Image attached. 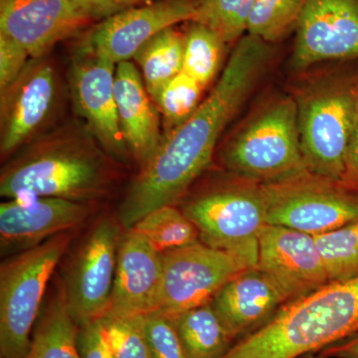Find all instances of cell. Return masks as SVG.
Returning a JSON list of instances; mask_svg holds the SVG:
<instances>
[{
	"label": "cell",
	"mask_w": 358,
	"mask_h": 358,
	"mask_svg": "<svg viewBox=\"0 0 358 358\" xmlns=\"http://www.w3.org/2000/svg\"><path fill=\"white\" fill-rule=\"evenodd\" d=\"M268 53V43L253 35L237 42L211 93L187 121L162 138L131 183L120 208L124 229L155 209L176 203L203 173L224 129L255 86Z\"/></svg>",
	"instance_id": "6da1fadb"
},
{
	"label": "cell",
	"mask_w": 358,
	"mask_h": 358,
	"mask_svg": "<svg viewBox=\"0 0 358 358\" xmlns=\"http://www.w3.org/2000/svg\"><path fill=\"white\" fill-rule=\"evenodd\" d=\"M358 333V275L289 301L221 358H301Z\"/></svg>",
	"instance_id": "7a4b0ae2"
},
{
	"label": "cell",
	"mask_w": 358,
	"mask_h": 358,
	"mask_svg": "<svg viewBox=\"0 0 358 358\" xmlns=\"http://www.w3.org/2000/svg\"><path fill=\"white\" fill-rule=\"evenodd\" d=\"M113 180L105 155L89 138L62 134L38 141L0 178L6 199L57 197L89 203L107 194Z\"/></svg>",
	"instance_id": "3957f363"
},
{
	"label": "cell",
	"mask_w": 358,
	"mask_h": 358,
	"mask_svg": "<svg viewBox=\"0 0 358 358\" xmlns=\"http://www.w3.org/2000/svg\"><path fill=\"white\" fill-rule=\"evenodd\" d=\"M73 239V231L60 233L38 246L7 257L1 263V358H24L27 355L47 285Z\"/></svg>",
	"instance_id": "277c9868"
},
{
	"label": "cell",
	"mask_w": 358,
	"mask_h": 358,
	"mask_svg": "<svg viewBox=\"0 0 358 358\" xmlns=\"http://www.w3.org/2000/svg\"><path fill=\"white\" fill-rule=\"evenodd\" d=\"M358 72L327 82L299 100L301 154L308 173L341 182L355 117Z\"/></svg>",
	"instance_id": "5b68a950"
},
{
	"label": "cell",
	"mask_w": 358,
	"mask_h": 358,
	"mask_svg": "<svg viewBox=\"0 0 358 358\" xmlns=\"http://www.w3.org/2000/svg\"><path fill=\"white\" fill-rule=\"evenodd\" d=\"M225 162L264 185L310 173L301 154L296 103L284 99L268 106L231 141Z\"/></svg>",
	"instance_id": "8992f818"
},
{
	"label": "cell",
	"mask_w": 358,
	"mask_h": 358,
	"mask_svg": "<svg viewBox=\"0 0 358 358\" xmlns=\"http://www.w3.org/2000/svg\"><path fill=\"white\" fill-rule=\"evenodd\" d=\"M202 243L234 254L257 268L259 239L267 224L262 187L228 188L200 195L183 207Z\"/></svg>",
	"instance_id": "52a82bcc"
},
{
	"label": "cell",
	"mask_w": 358,
	"mask_h": 358,
	"mask_svg": "<svg viewBox=\"0 0 358 358\" xmlns=\"http://www.w3.org/2000/svg\"><path fill=\"white\" fill-rule=\"evenodd\" d=\"M308 174L261 186L267 224L315 236L358 222L357 194L329 179L308 178Z\"/></svg>",
	"instance_id": "ba28073f"
},
{
	"label": "cell",
	"mask_w": 358,
	"mask_h": 358,
	"mask_svg": "<svg viewBox=\"0 0 358 358\" xmlns=\"http://www.w3.org/2000/svg\"><path fill=\"white\" fill-rule=\"evenodd\" d=\"M162 256V286L155 310L169 317L211 303L228 282L251 268L234 254L199 242Z\"/></svg>",
	"instance_id": "9c48e42d"
},
{
	"label": "cell",
	"mask_w": 358,
	"mask_h": 358,
	"mask_svg": "<svg viewBox=\"0 0 358 358\" xmlns=\"http://www.w3.org/2000/svg\"><path fill=\"white\" fill-rule=\"evenodd\" d=\"M121 237L120 224L103 218L90 231L71 260L61 285L78 327L100 320L109 310Z\"/></svg>",
	"instance_id": "30bf717a"
},
{
	"label": "cell",
	"mask_w": 358,
	"mask_h": 358,
	"mask_svg": "<svg viewBox=\"0 0 358 358\" xmlns=\"http://www.w3.org/2000/svg\"><path fill=\"white\" fill-rule=\"evenodd\" d=\"M199 0H157L105 18L92 28L81 48L115 65L134 58L157 33L180 22H190Z\"/></svg>",
	"instance_id": "8fae6325"
},
{
	"label": "cell",
	"mask_w": 358,
	"mask_h": 358,
	"mask_svg": "<svg viewBox=\"0 0 358 358\" xmlns=\"http://www.w3.org/2000/svg\"><path fill=\"white\" fill-rule=\"evenodd\" d=\"M57 98L55 69L46 58L30 59L14 83L0 92L2 159L31 140L48 119Z\"/></svg>",
	"instance_id": "7c38bea8"
},
{
	"label": "cell",
	"mask_w": 358,
	"mask_h": 358,
	"mask_svg": "<svg viewBox=\"0 0 358 358\" xmlns=\"http://www.w3.org/2000/svg\"><path fill=\"white\" fill-rule=\"evenodd\" d=\"M257 268L275 282L287 301L296 300L329 282L313 235L284 226H264Z\"/></svg>",
	"instance_id": "4fadbf2b"
},
{
	"label": "cell",
	"mask_w": 358,
	"mask_h": 358,
	"mask_svg": "<svg viewBox=\"0 0 358 358\" xmlns=\"http://www.w3.org/2000/svg\"><path fill=\"white\" fill-rule=\"evenodd\" d=\"M95 21L73 0H0V33L24 47L31 59Z\"/></svg>",
	"instance_id": "5bb4252c"
},
{
	"label": "cell",
	"mask_w": 358,
	"mask_h": 358,
	"mask_svg": "<svg viewBox=\"0 0 358 358\" xmlns=\"http://www.w3.org/2000/svg\"><path fill=\"white\" fill-rule=\"evenodd\" d=\"M293 65L358 60V0H307L296 27Z\"/></svg>",
	"instance_id": "9a60e30c"
},
{
	"label": "cell",
	"mask_w": 358,
	"mask_h": 358,
	"mask_svg": "<svg viewBox=\"0 0 358 358\" xmlns=\"http://www.w3.org/2000/svg\"><path fill=\"white\" fill-rule=\"evenodd\" d=\"M117 65L80 49L71 69V86L78 113L86 120L101 147L114 159H126L115 95Z\"/></svg>",
	"instance_id": "2e32d148"
},
{
	"label": "cell",
	"mask_w": 358,
	"mask_h": 358,
	"mask_svg": "<svg viewBox=\"0 0 358 358\" xmlns=\"http://www.w3.org/2000/svg\"><path fill=\"white\" fill-rule=\"evenodd\" d=\"M91 207L57 197L6 199L0 204L1 255H15L60 233L74 231L88 219Z\"/></svg>",
	"instance_id": "e0dca14e"
},
{
	"label": "cell",
	"mask_w": 358,
	"mask_h": 358,
	"mask_svg": "<svg viewBox=\"0 0 358 358\" xmlns=\"http://www.w3.org/2000/svg\"><path fill=\"white\" fill-rule=\"evenodd\" d=\"M162 278V256L134 228L122 234L109 315H143L155 310Z\"/></svg>",
	"instance_id": "ac0fdd59"
},
{
	"label": "cell",
	"mask_w": 358,
	"mask_h": 358,
	"mask_svg": "<svg viewBox=\"0 0 358 358\" xmlns=\"http://www.w3.org/2000/svg\"><path fill=\"white\" fill-rule=\"evenodd\" d=\"M115 95L124 143L143 169L154 157L162 136L159 110L131 61L119 63L115 68Z\"/></svg>",
	"instance_id": "d6986e66"
},
{
	"label": "cell",
	"mask_w": 358,
	"mask_h": 358,
	"mask_svg": "<svg viewBox=\"0 0 358 358\" xmlns=\"http://www.w3.org/2000/svg\"><path fill=\"white\" fill-rule=\"evenodd\" d=\"M287 301L281 289L258 268L228 282L214 296L212 307L233 338L251 333Z\"/></svg>",
	"instance_id": "ffe728a7"
},
{
	"label": "cell",
	"mask_w": 358,
	"mask_h": 358,
	"mask_svg": "<svg viewBox=\"0 0 358 358\" xmlns=\"http://www.w3.org/2000/svg\"><path fill=\"white\" fill-rule=\"evenodd\" d=\"M78 329L60 285L40 313L31 345L24 358H81L77 343Z\"/></svg>",
	"instance_id": "44dd1931"
},
{
	"label": "cell",
	"mask_w": 358,
	"mask_h": 358,
	"mask_svg": "<svg viewBox=\"0 0 358 358\" xmlns=\"http://www.w3.org/2000/svg\"><path fill=\"white\" fill-rule=\"evenodd\" d=\"M188 358H221L234 338L211 303L171 317Z\"/></svg>",
	"instance_id": "7402d4cb"
},
{
	"label": "cell",
	"mask_w": 358,
	"mask_h": 358,
	"mask_svg": "<svg viewBox=\"0 0 358 358\" xmlns=\"http://www.w3.org/2000/svg\"><path fill=\"white\" fill-rule=\"evenodd\" d=\"M185 34L169 27L141 47L134 61L141 67L143 83L152 100L183 70Z\"/></svg>",
	"instance_id": "603a6c76"
},
{
	"label": "cell",
	"mask_w": 358,
	"mask_h": 358,
	"mask_svg": "<svg viewBox=\"0 0 358 358\" xmlns=\"http://www.w3.org/2000/svg\"><path fill=\"white\" fill-rule=\"evenodd\" d=\"M131 228L147 238L159 253L199 242V231L196 226L185 212L173 205L155 209Z\"/></svg>",
	"instance_id": "cb8c5ba5"
},
{
	"label": "cell",
	"mask_w": 358,
	"mask_h": 358,
	"mask_svg": "<svg viewBox=\"0 0 358 358\" xmlns=\"http://www.w3.org/2000/svg\"><path fill=\"white\" fill-rule=\"evenodd\" d=\"M188 23L185 33L182 71L205 88L220 69L226 43L207 26L194 21Z\"/></svg>",
	"instance_id": "d4e9b609"
},
{
	"label": "cell",
	"mask_w": 358,
	"mask_h": 358,
	"mask_svg": "<svg viewBox=\"0 0 358 358\" xmlns=\"http://www.w3.org/2000/svg\"><path fill=\"white\" fill-rule=\"evenodd\" d=\"M307 0H256L248 34L274 43L296 30Z\"/></svg>",
	"instance_id": "484cf974"
},
{
	"label": "cell",
	"mask_w": 358,
	"mask_h": 358,
	"mask_svg": "<svg viewBox=\"0 0 358 358\" xmlns=\"http://www.w3.org/2000/svg\"><path fill=\"white\" fill-rule=\"evenodd\" d=\"M313 238L329 282L346 281L358 275V222Z\"/></svg>",
	"instance_id": "4316f807"
},
{
	"label": "cell",
	"mask_w": 358,
	"mask_h": 358,
	"mask_svg": "<svg viewBox=\"0 0 358 358\" xmlns=\"http://www.w3.org/2000/svg\"><path fill=\"white\" fill-rule=\"evenodd\" d=\"M256 0H199L192 21L217 33L227 43L239 41L248 31Z\"/></svg>",
	"instance_id": "83f0119b"
},
{
	"label": "cell",
	"mask_w": 358,
	"mask_h": 358,
	"mask_svg": "<svg viewBox=\"0 0 358 358\" xmlns=\"http://www.w3.org/2000/svg\"><path fill=\"white\" fill-rule=\"evenodd\" d=\"M99 322L114 358H152L143 315L107 313Z\"/></svg>",
	"instance_id": "f1b7e54d"
},
{
	"label": "cell",
	"mask_w": 358,
	"mask_h": 358,
	"mask_svg": "<svg viewBox=\"0 0 358 358\" xmlns=\"http://www.w3.org/2000/svg\"><path fill=\"white\" fill-rule=\"evenodd\" d=\"M203 89L196 80L182 71L159 92L155 102L164 115L169 133L194 114L201 103Z\"/></svg>",
	"instance_id": "f546056e"
},
{
	"label": "cell",
	"mask_w": 358,
	"mask_h": 358,
	"mask_svg": "<svg viewBox=\"0 0 358 358\" xmlns=\"http://www.w3.org/2000/svg\"><path fill=\"white\" fill-rule=\"evenodd\" d=\"M143 320L152 358H188L171 317L152 310Z\"/></svg>",
	"instance_id": "4dcf8cb0"
},
{
	"label": "cell",
	"mask_w": 358,
	"mask_h": 358,
	"mask_svg": "<svg viewBox=\"0 0 358 358\" xmlns=\"http://www.w3.org/2000/svg\"><path fill=\"white\" fill-rule=\"evenodd\" d=\"M30 59L24 47L0 33V92L17 80Z\"/></svg>",
	"instance_id": "1f68e13d"
},
{
	"label": "cell",
	"mask_w": 358,
	"mask_h": 358,
	"mask_svg": "<svg viewBox=\"0 0 358 358\" xmlns=\"http://www.w3.org/2000/svg\"><path fill=\"white\" fill-rule=\"evenodd\" d=\"M77 343L81 358H114L99 320L79 327Z\"/></svg>",
	"instance_id": "d6a6232c"
},
{
	"label": "cell",
	"mask_w": 358,
	"mask_h": 358,
	"mask_svg": "<svg viewBox=\"0 0 358 358\" xmlns=\"http://www.w3.org/2000/svg\"><path fill=\"white\" fill-rule=\"evenodd\" d=\"M355 109L352 134L346 155L345 169L339 185L353 193L358 192V81L355 86Z\"/></svg>",
	"instance_id": "836d02e7"
},
{
	"label": "cell",
	"mask_w": 358,
	"mask_h": 358,
	"mask_svg": "<svg viewBox=\"0 0 358 358\" xmlns=\"http://www.w3.org/2000/svg\"><path fill=\"white\" fill-rule=\"evenodd\" d=\"M94 20L109 17L126 9L140 6L147 0H73Z\"/></svg>",
	"instance_id": "e575fe53"
},
{
	"label": "cell",
	"mask_w": 358,
	"mask_h": 358,
	"mask_svg": "<svg viewBox=\"0 0 358 358\" xmlns=\"http://www.w3.org/2000/svg\"><path fill=\"white\" fill-rule=\"evenodd\" d=\"M326 357L358 358V333L324 350Z\"/></svg>",
	"instance_id": "d590c367"
},
{
	"label": "cell",
	"mask_w": 358,
	"mask_h": 358,
	"mask_svg": "<svg viewBox=\"0 0 358 358\" xmlns=\"http://www.w3.org/2000/svg\"><path fill=\"white\" fill-rule=\"evenodd\" d=\"M301 358H315V357H301ZM334 358H336V357H334Z\"/></svg>",
	"instance_id": "8d00e7d4"
}]
</instances>
